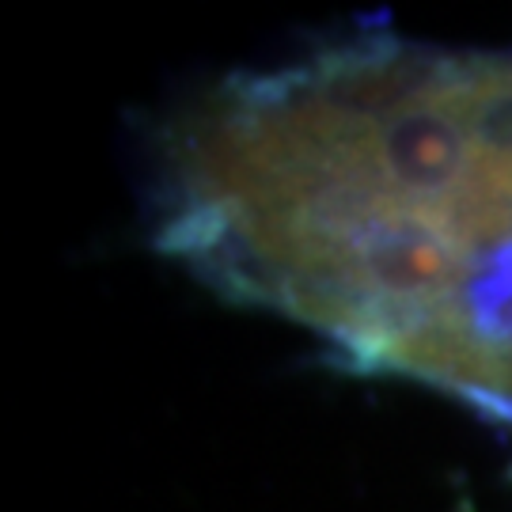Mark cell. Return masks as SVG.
<instances>
[{
    "instance_id": "obj_1",
    "label": "cell",
    "mask_w": 512,
    "mask_h": 512,
    "mask_svg": "<svg viewBox=\"0 0 512 512\" xmlns=\"http://www.w3.org/2000/svg\"><path fill=\"white\" fill-rule=\"evenodd\" d=\"M167 255L512 421V57L353 38L202 99L171 137Z\"/></svg>"
}]
</instances>
